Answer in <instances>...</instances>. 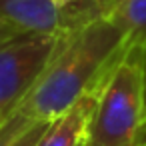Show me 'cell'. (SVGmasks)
I'll use <instances>...</instances> for the list:
<instances>
[{"instance_id":"1","label":"cell","mask_w":146,"mask_h":146,"mask_svg":"<svg viewBox=\"0 0 146 146\" xmlns=\"http://www.w3.org/2000/svg\"><path fill=\"white\" fill-rule=\"evenodd\" d=\"M128 50L126 36L106 16L66 26L46 70L18 110L38 122L56 120L88 90L98 88Z\"/></svg>"},{"instance_id":"2","label":"cell","mask_w":146,"mask_h":146,"mask_svg":"<svg viewBox=\"0 0 146 146\" xmlns=\"http://www.w3.org/2000/svg\"><path fill=\"white\" fill-rule=\"evenodd\" d=\"M142 120V48L130 46L100 86L86 146H140Z\"/></svg>"},{"instance_id":"3","label":"cell","mask_w":146,"mask_h":146,"mask_svg":"<svg viewBox=\"0 0 146 146\" xmlns=\"http://www.w3.org/2000/svg\"><path fill=\"white\" fill-rule=\"evenodd\" d=\"M62 32L54 36L16 34L0 42V122L20 106L46 70Z\"/></svg>"},{"instance_id":"4","label":"cell","mask_w":146,"mask_h":146,"mask_svg":"<svg viewBox=\"0 0 146 146\" xmlns=\"http://www.w3.org/2000/svg\"><path fill=\"white\" fill-rule=\"evenodd\" d=\"M0 22L16 34L54 36L64 30L62 8L52 0H0Z\"/></svg>"},{"instance_id":"5","label":"cell","mask_w":146,"mask_h":146,"mask_svg":"<svg viewBox=\"0 0 146 146\" xmlns=\"http://www.w3.org/2000/svg\"><path fill=\"white\" fill-rule=\"evenodd\" d=\"M100 86L94 88V90H88L62 116L52 120L48 130L44 132V136L40 138V142L36 146H86L88 126H90L92 112L96 108Z\"/></svg>"},{"instance_id":"6","label":"cell","mask_w":146,"mask_h":146,"mask_svg":"<svg viewBox=\"0 0 146 146\" xmlns=\"http://www.w3.org/2000/svg\"><path fill=\"white\" fill-rule=\"evenodd\" d=\"M106 18L122 30L128 46L146 44V0H118Z\"/></svg>"},{"instance_id":"7","label":"cell","mask_w":146,"mask_h":146,"mask_svg":"<svg viewBox=\"0 0 146 146\" xmlns=\"http://www.w3.org/2000/svg\"><path fill=\"white\" fill-rule=\"evenodd\" d=\"M50 122H38L18 108L0 122V146H36Z\"/></svg>"},{"instance_id":"8","label":"cell","mask_w":146,"mask_h":146,"mask_svg":"<svg viewBox=\"0 0 146 146\" xmlns=\"http://www.w3.org/2000/svg\"><path fill=\"white\" fill-rule=\"evenodd\" d=\"M142 104H144V120H142V140H144L146 138V44L142 46Z\"/></svg>"},{"instance_id":"9","label":"cell","mask_w":146,"mask_h":146,"mask_svg":"<svg viewBox=\"0 0 146 146\" xmlns=\"http://www.w3.org/2000/svg\"><path fill=\"white\" fill-rule=\"evenodd\" d=\"M10 36H16V32H14L10 26H6L4 22H0V42H4V40L10 38Z\"/></svg>"},{"instance_id":"10","label":"cell","mask_w":146,"mask_h":146,"mask_svg":"<svg viewBox=\"0 0 146 146\" xmlns=\"http://www.w3.org/2000/svg\"><path fill=\"white\" fill-rule=\"evenodd\" d=\"M52 2H54L58 8H66V6H72L74 2H78V0H52Z\"/></svg>"},{"instance_id":"11","label":"cell","mask_w":146,"mask_h":146,"mask_svg":"<svg viewBox=\"0 0 146 146\" xmlns=\"http://www.w3.org/2000/svg\"><path fill=\"white\" fill-rule=\"evenodd\" d=\"M142 146H146V140H144V144H142Z\"/></svg>"},{"instance_id":"12","label":"cell","mask_w":146,"mask_h":146,"mask_svg":"<svg viewBox=\"0 0 146 146\" xmlns=\"http://www.w3.org/2000/svg\"><path fill=\"white\" fill-rule=\"evenodd\" d=\"M144 140H146V138H144ZM142 144H144V142H142Z\"/></svg>"},{"instance_id":"13","label":"cell","mask_w":146,"mask_h":146,"mask_svg":"<svg viewBox=\"0 0 146 146\" xmlns=\"http://www.w3.org/2000/svg\"><path fill=\"white\" fill-rule=\"evenodd\" d=\"M142 142H144V140H142Z\"/></svg>"}]
</instances>
